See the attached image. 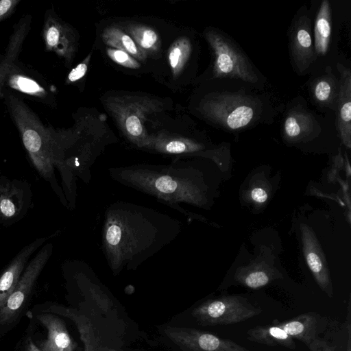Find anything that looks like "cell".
<instances>
[{
	"instance_id": "obj_27",
	"label": "cell",
	"mask_w": 351,
	"mask_h": 351,
	"mask_svg": "<svg viewBox=\"0 0 351 351\" xmlns=\"http://www.w3.org/2000/svg\"><path fill=\"white\" fill-rule=\"evenodd\" d=\"M106 51L108 56L120 66L132 69H136L141 66L138 60L124 51L107 47Z\"/></svg>"
},
{
	"instance_id": "obj_8",
	"label": "cell",
	"mask_w": 351,
	"mask_h": 351,
	"mask_svg": "<svg viewBox=\"0 0 351 351\" xmlns=\"http://www.w3.org/2000/svg\"><path fill=\"white\" fill-rule=\"evenodd\" d=\"M104 105L128 140L145 149L150 134L145 122L149 115L162 110V101L147 96L123 95L107 97Z\"/></svg>"
},
{
	"instance_id": "obj_15",
	"label": "cell",
	"mask_w": 351,
	"mask_h": 351,
	"mask_svg": "<svg viewBox=\"0 0 351 351\" xmlns=\"http://www.w3.org/2000/svg\"><path fill=\"white\" fill-rule=\"evenodd\" d=\"M5 86L45 105H51L53 99V92L44 77L18 60L8 71L3 88Z\"/></svg>"
},
{
	"instance_id": "obj_13",
	"label": "cell",
	"mask_w": 351,
	"mask_h": 351,
	"mask_svg": "<svg viewBox=\"0 0 351 351\" xmlns=\"http://www.w3.org/2000/svg\"><path fill=\"white\" fill-rule=\"evenodd\" d=\"M42 36L46 51L62 58L66 66L72 64L77 51L76 34L52 10H47L45 14Z\"/></svg>"
},
{
	"instance_id": "obj_25",
	"label": "cell",
	"mask_w": 351,
	"mask_h": 351,
	"mask_svg": "<svg viewBox=\"0 0 351 351\" xmlns=\"http://www.w3.org/2000/svg\"><path fill=\"white\" fill-rule=\"evenodd\" d=\"M193 51L190 38L182 36L177 38L169 47L167 58L172 75L178 77L182 73Z\"/></svg>"
},
{
	"instance_id": "obj_4",
	"label": "cell",
	"mask_w": 351,
	"mask_h": 351,
	"mask_svg": "<svg viewBox=\"0 0 351 351\" xmlns=\"http://www.w3.org/2000/svg\"><path fill=\"white\" fill-rule=\"evenodd\" d=\"M203 35L212 53L205 81L237 80L265 90L267 77L232 36L213 27H206Z\"/></svg>"
},
{
	"instance_id": "obj_5",
	"label": "cell",
	"mask_w": 351,
	"mask_h": 351,
	"mask_svg": "<svg viewBox=\"0 0 351 351\" xmlns=\"http://www.w3.org/2000/svg\"><path fill=\"white\" fill-rule=\"evenodd\" d=\"M8 112L15 123L23 143L34 167L45 178H50L57 165L49 126L18 95L3 90Z\"/></svg>"
},
{
	"instance_id": "obj_9",
	"label": "cell",
	"mask_w": 351,
	"mask_h": 351,
	"mask_svg": "<svg viewBox=\"0 0 351 351\" xmlns=\"http://www.w3.org/2000/svg\"><path fill=\"white\" fill-rule=\"evenodd\" d=\"M290 64L296 75H310L315 64L310 8L301 6L294 14L287 30Z\"/></svg>"
},
{
	"instance_id": "obj_17",
	"label": "cell",
	"mask_w": 351,
	"mask_h": 351,
	"mask_svg": "<svg viewBox=\"0 0 351 351\" xmlns=\"http://www.w3.org/2000/svg\"><path fill=\"white\" fill-rule=\"evenodd\" d=\"M301 230L307 265L320 288L329 297H332V288L328 269L317 241L308 227L302 224Z\"/></svg>"
},
{
	"instance_id": "obj_26",
	"label": "cell",
	"mask_w": 351,
	"mask_h": 351,
	"mask_svg": "<svg viewBox=\"0 0 351 351\" xmlns=\"http://www.w3.org/2000/svg\"><path fill=\"white\" fill-rule=\"evenodd\" d=\"M271 278L265 271L254 270L239 277V280L249 288L258 289L267 285Z\"/></svg>"
},
{
	"instance_id": "obj_29",
	"label": "cell",
	"mask_w": 351,
	"mask_h": 351,
	"mask_svg": "<svg viewBox=\"0 0 351 351\" xmlns=\"http://www.w3.org/2000/svg\"><path fill=\"white\" fill-rule=\"evenodd\" d=\"M16 203L8 195H2L0 197V213L6 217H14L16 213Z\"/></svg>"
},
{
	"instance_id": "obj_30",
	"label": "cell",
	"mask_w": 351,
	"mask_h": 351,
	"mask_svg": "<svg viewBox=\"0 0 351 351\" xmlns=\"http://www.w3.org/2000/svg\"><path fill=\"white\" fill-rule=\"evenodd\" d=\"M21 0H0V22L9 17Z\"/></svg>"
},
{
	"instance_id": "obj_11",
	"label": "cell",
	"mask_w": 351,
	"mask_h": 351,
	"mask_svg": "<svg viewBox=\"0 0 351 351\" xmlns=\"http://www.w3.org/2000/svg\"><path fill=\"white\" fill-rule=\"evenodd\" d=\"M51 243L45 244L28 263L15 289L0 308V324L12 322L19 314L33 286L52 253Z\"/></svg>"
},
{
	"instance_id": "obj_14",
	"label": "cell",
	"mask_w": 351,
	"mask_h": 351,
	"mask_svg": "<svg viewBox=\"0 0 351 351\" xmlns=\"http://www.w3.org/2000/svg\"><path fill=\"white\" fill-rule=\"evenodd\" d=\"M163 331L184 351H251L232 340L195 328L167 326Z\"/></svg>"
},
{
	"instance_id": "obj_19",
	"label": "cell",
	"mask_w": 351,
	"mask_h": 351,
	"mask_svg": "<svg viewBox=\"0 0 351 351\" xmlns=\"http://www.w3.org/2000/svg\"><path fill=\"white\" fill-rule=\"evenodd\" d=\"M37 319L47 330V339L40 345L41 350L75 351L76 345L60 317L52 313H43Z\"/></svg>"
},
{
	"instance_id": "obj_24",
	"label": "cell",
	"mask_w": 351,
	"mask_h": 351,
	"mask_svg": "<svg viewBox=\"0 0 351 351\" xmlns=\"http://www.w3.org/2000/svg\"><path fill=\"white\" fill-rule=\"evenodd\" d=\"M125 30L147 56L155 54L160 51V37L152 27L140 23H130L126 26Z\"/></svg>"
},
{
	"instance_id": "obj_2",
	"label": "cell",
	"mask_w": 351,
	"mask_h": 351,
	"mask_svg": "<svg viewBox=\"0 0 351 351\" xmlns=\"http://www.w3.org/2000/svg\"><path fill=\"white\" fill-rule=\"evenodd\" d=\"M195 110L213 127L234 135L260 125H272L284 104L273 94L245 82L206 81Z\"/></svg>"
},
{
	"instance_id": "obj_16",
	"label": "cell",
	"mask_w": 351,
	"mask_h": 351,
	"mask_svg": "<svg viewBox=\"0 0 351 351\" xmlns=\"http://www.w3.org/2000/svg\"><path fill=\"white\" fill-rule=\"evenodd\" d=\"M340 78V90L335 110V123L341 143L351 147V69L346 61L335 65Z\"/></svg>"
},
{
	"instance_id": "obj_28",
	"label": "cell",
	"mask_w": 351,
	"mask_h": 351,
	"mask_svg": "<svg viewBox=\"0 0 351 351\" xmlns=\"http://www.w3.org/2000/svg\"><path fill=\"white\" fill-rule=\"evenodd\" d=\"M91 55L87 56L82 62L79 63L75 67H74L68 74L65 83L70 84L75 83L82 79L88 71V64L90 62Z\"/></svg>"
},
{
	"instance_id": "obj_20",
	"label": "cell",
	"mask_w": 351,
	"mask_h": 351,
	"mask_svg": "<svg viewBox=\"0 0 351 351\" xmlns=\"http://www.w3.org/2000/svg\"><path fill=\"white\" fill-rule=\"evenodd\" d=\"M32 16L25 14L14 26L5 53L0 59V95L5 77L14 62L18 60L22 46L31 27Z\"/></svg>"
},
{
	"instance_id": "obj_6",
	"label": "cell",
	"mask_w": 351,
	"mask_h": 351,
	"mask_svg": "<svg viewBox=\"0 0 351 351\" xmlns=\"http://www.w3.org/2000/svg\"><path fill=\"white\" fill-rule=\"evenodd\" d=\"M281 134L285 142L291 145L307 144L325 138L339 139L335 113H322L312 109L302 95L283 105Z\"/></svg>"
},
{
	"instance_id": "obj_32",
	"label": "cell",
	"mask_w": 351,
	"mask_h": 351,
	"mask_svg": "<svg viewBox=\"0 0 351 351\" xmlns=\"http://www.w3.org/2000/svg\"><path fill=\"white\" fill-rule=\"evenodd\" d=\"M25 351H43L40 350L32 341L30 338L28 339L25 345Z\"/></svg>"
},
{
	"instance_id": "obj_10",
	"label": "cell",
	"mask_w": 351,
	"mask_h": 351,
	"mask_svg": "<svg viewBox=\"0 0 351 351\" xmlns=\"http://www.w3.org/2000/svg\"><path fill=\"white\" fill-rule=\"evenodd\" d=\"M262 309L239 295H226L205 301L192 315L202 326L237 324L261 313Z\"/></svg>"
},
{
	"instance_id": "obj_18",
	"label": "cell",
	"mask_w": 351,
	"mask_h": 351,
	"mask_svg": "<svg viewBox=\"0 0 351 351\" xmlns=\"http://www.w3.org/2000/svg\"><path fill=\"white\" fill-rule=\"evenodd\" d=\"M46 240L45 237L39 238L26 245L1 274L0 276V308L15 289L31 255Z\"/></svg>"
},
{
	"instance_id": "obj_33",
	"label": "cell",
	"mask_w": 351,
	"mask_h": 351,
	"mask_svg": "<svg viewBox=\"0 0 351 351\" xmlns=\"http://www.w3.org/2000/svg\"><path fill=\"white\" fill-rule=\"evenodd\" d=\"M347 351H350V341H349V343H348V349H347Z\"/></svg>"
},
{
	"instance_id": "obj_12",
	"label": "cell",
	"mask_w": 351,
	"mask_h": 351,
	"mask_svg": "<svg viewBox=\"0 0 351 351\" xmlns=\"http://www.w3.org/2000/svg\"><path fill=\"white\" fill-rule=\"evenodd\" d=\"M308 101L322 113H335L340 90L336 68L326 66L311 73L306 83Z\"/></svg>"
},
{
	"instance_id": "obj_31",
	"label": "cell",
	"mask_w": 351,
	"mask_h": 351,
	"mask_svg": "<svg viewBox=\"0 0 351 351\" xmlns=\"http://www.w3.org/2000/svg\"><path fill=\"white\" fill-rule=\"evenodd\" d=\"M251 197L257 203H263L267 199L268 195L264 189L256 187L252 190Z\"/></svg>"
},
{
	"instance_id": "obj_21",
	"label": "cell",
	"mask_w": 351,
	"mask_h": 351,
	"mask_svg": "<svg viewBox=\"0 0 351 351\" xmlns=\"http://www.w3.org/2000/svg\"><path fill=\"white\" fill-rule=\"evenodd\" d=\"M275 325L283 329L292 338L304 342L308 347L316 340L317 319L313 313H303Z\"/></svg>"
},
{
	"instance_id": "obj_1",
	"label": "cell",
	"mask_w": 351,
	"mask_h": 351,
	"mask_svg": "<svg viewBox=\"0 0 351 351\" xmlns=\"http://www.w3.org/2000/svg\"><path fill=\"white\" fill-rule=\"evenodd\" d=\"M103 222L101 248L114 275L136 269L181 231L178 219L152 208L123 201L107 207Z\"/></svg>"
},
{
	"instance_id": "obj_22",
	"label": "cell",
	"mask_w": 351,
	"mask_h": 351,
	"mask_svg": "<svg viewBox=\"0 0 351 351\" xmlns=\"http://www.w3.org/2000/svg\"><path fill=\"white\" fill-rule=\"evenodd\" d=\"M101 38L108 47L124 51L138 61H144L147 58V54L137 46L131 36L119 27H106L102 32Z\"/></svg>"
},
{
	"instance_id": "obj_23",
	"label": "cell",
	"mask_w": 351,
	"mask_h": 351,
	"mask_svg": "<svg viewBox=\"0 0 351 351\" xmlns=\"http://www.w3.org/2000/svg\"><path fill=\"white\" fill-rule=\"evenodd\" d=\"M247 339L269 346H282L295 349L293 338L276 325L256 326L247 331Z\"/></svg>"
},
{
	"instance_id": "obj_3",
	"label": "cell",
	"mask_w": 351,
	"mask_h": 351,
	"mask_svg": "<svg viewBox=\"0 0 351 351\" xmlns=\"http://www.w3.org/2000/svg\"><path fill=\"white\" fill-rule=\"evenodd\" d=\"M111 178L184 213L186 203L205 207L207 187L203 173L194 162L176 160L168 165L136 164L111 167Z\"/></svg>"
},
{
	"instance_id": "obj_7",
	"label": "cell",
	"mask_w": 351,
	"mask_h": 351,
	"mask_svg": "<svg viewBox=\"0 0 351 351\" xmlns=\"http://www.w3.org/2000/svg\"><path fill=\"white\" fill-rule=\"evenodd\" d=\"M313 37L315 55V70L346 61L340 57L338 44L343 24L346 21V5L339 1H313Z\"/></svg>"
}]
</instances>
